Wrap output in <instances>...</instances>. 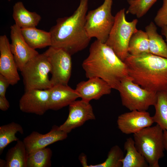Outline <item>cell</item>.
I'll list each match as a JSON object with an SVG mask.
<instances>
[{"mask_svg": "<svg viewBox=\"0 0 167 167\" xmlns=\"http://www.w3.org/2000/svg\"><path fill=\"white\" fill-rule=\"evenodd\" d=\"M22 36L27 43L32 48L41 49L51 45L50 32L35 27L21 28Z\"/></svg>", "mask_w": 167, "mask_h": 167, "instance_id": "obj_18", "label": "cell"}, {"mask_svg": "<svg viewBox=\"0 0 167 167\" xmlns=\"http://www.w3.org/2000/svg\"><path fill=\"white\" fill-rule=\"evenodd\" d=\"M154 106L155 112L152 117L154 122L167 131V91L157 92V101Z\"/></svg>", "mask_w": 167, "mask_h": 167, "instance_id": "obj_25", "label": "cell"}, {"mask_svg": "<svg viewBox=\"0 0 167 167\" xmlns=\"http://www.w3.org/2000/svg\"><path fill=\"white\" fill-rule=\"evenodd\" d=\"M161 28V34L165 37L167 44V25Z\"/></svg>", "mask_w": 167, "mask_h": 167, "instance_id": "obj_33", "label": "cell"}, {"mask_svg": "<svg viewBox=\"0 0 167 167\" xmlns=\"http://www.w3.org/2000/svg\"><path fill=\"white\" fill-rule=\"evenodd\" d=\"M9 1H10L11 0H8Z\"/></svg>", "mask_w": 167, "mask_h": 167, "instance_id": "obj_35", "label": "cell"}, {"mask_svg": "<svg viewBox=\"0 0 167 167\" xmlns=\"http://www.w3.org/2000/svg\"><path fill=\"white\" fill-rule=\"evenodd\" d=\"M125 12V9L123 8L115 15L113 25L105 43L124 62L129 54L128 47L131 38L138 30L136 26L138 22L137 19L127 21Z\"/></svg>", "mask_w": 167, "mask_h": 167, "instance_id": "obj_5", "label": "cell"}, {"mask_svg": "<svg viewBox=\"0 0 167 167\" xmlns=\"http://www.w3.org/2000/svg\"><path fill=\"white\" fill-rule=\"evenodd\" d=\"M118 90L122 105L131 111H146L156 102L157 92L142 88L129 76L122 80Z\"/></svg>", "mask_w": 167, "mask_h": 167, "instance_id": "obj_6", "label": "cell"}, {"mask_svg": "<svg viewBox=\"0 0 167 167\" xmlns=\"http://www.w3.org/2000/svg\"><path fill=\"white\" fill-rule=\"evenodd\" d=\"M51 71L50 64L44 53L31 59L21 71L25 91L50 89L52 87L49 76Z\"/></svg>", "mask_w": 167, "mask_h": 167, "instance_id": "obj_8", "label": "cell"}, {"mask_svg": "<svg viewBox=\"0 0 167 167\" xmlns=\"http://www.w3.org/2000/svg\"><path fill=\"white\" fill-rule=\"evenodd\" d=\"M124 153L118 145L113 146L109 151L107 158L103 162L95 165H87L88 167H122L121 160L124 157Z\"/></svg>", "mask_w": 167, "mask_h": 167, "instance_id": "obj_28", "label": "cell"}, {"mask_svg": "<svg viewBox=\"0 0 167 167\" xmlns=\"http://www.w3.org/2000/svg\"><path fill=\"white\" fill-rule=\"evenodd\" d=\"M89 0H80L79 6L72 14L59 18L50 28L51 46L62 49L71 55L84 49L91 39L85 28L86 16Z\"/></svg>", "mask_w": 167, "mask_h": 167, "instance_id": "obj_2", "label": "cell"}, {"mask_svg": "<svg viewBox=\"0 0 167 167\" xmlns=\"http://www.w3.org/2000/svg\"><path fill=\"white\" fill-rule=\"evenodd\" d=\"M12 16L15 24L21 28L36 27L41 19L36 12L28 11L21 2H17L13 6Z\"/></svg>", "mask_w": 167, "mask_h": 167, "instance_id": "obj_19", "label": "cell"}, {"mask_svg": "<svg viewBox=\"0 0 167 167\" xmlns=\"http://www.w3.org/2000/svg\"><path fill=\"white\" fill-rule=\"evenodd\" d=\"M18 132L21 134L24 132L22 127L18 123L12 122L0 126V155L8 144L19 140L15 135Z\"/></svg>", "mask_w": 167, "mask_h": 167, "instance_id": "obj_23", "label": "cell"}, {"mask_svg": "<svg viewBox=\"0 0 167 167\" xmlns=\"http://www.w3.org/2000/svg\"><path fill=\"white\" fill-rule=\"evenodd\" d=\"M124 149L126 153L121 160L122 167H149L144 158L136 149L134 140L132 138L126 139L124 144Z\"/></svg>", "mask_w": 167, "mask_h": 167, "instance_id": "obj_22", "label": "cell"}, {"mask_svg": "<svg viewBox=\"0 0 167 167\" xmlns=\"http://www.w3.org/2000/svg\"><path fill=\"white\" fill-rule=\"evenodd\" d=\"M9 107V103L6 96H0V109L5 111L7 110Z\"/></svg>", "mask_w": 167, "mask_h": 167, "instance_id": "obj_31", "label": "cell"}, {"mask_svg": "<svg viewBox=\"0 0 167 167\" xmlns=\"http://www.w3.org/2000/svg\"><path fill=\"white\" fill-rule=\"evenodd\" d=\"M10 85L8 80L0 74V96H5L7 89Z\"/></svg>", "mask_w": 167, "mask_h": 167, "instance_id": "obj_30", "label": "cell"}, {"mask_svg": "<svg viewBox=\"0 0 167 167\" xmlns=\"http://www.w3.org/2000/svg\"><path fill=\"white\" fill-rule=\"evenodd\" d=\"M10 48L18 69L20 71L25 64L39 53L30 46L23 38L21 28L15 24L11 26Z\"/></svg>", "mask_w": 167, "mask_h": 167, "instance_id": "obj_11", "label": "cell"}, {"mask_svg": "<svg viewBox=\"0 0 167 167\" xmlns=\"http://www.w3.org/2000/svg\"><path fill=\"white\" fill-rule=\"evenodd\" d=\"M154 122L152 117L146 111H131L120 115L117 123L123 133L134 134L147 127L151 126Z\"/></svg>", "mask_w": 167, "mask_h": 167, "instance_id": "obj_13", "label": "cell"}, {"mask_svg": "<svg viewBox=\"0 0 167 167\" xmlns=\"http://www.w3.org/2000/svg\"><path fill=\"white\" fill-rule=\"evenodd\" d=\"M28 155L23 141L18 140L6 153L5 167H27Z\"/></svg>", "mask_w": 167, "mask_h": 167, "instance_id": "obj_20", "label": "cell"}, {"mask_svg": "<svg viewBox=\"0 0 167 167\" xmlns=\"http://www.w3.org/2000/svg\"><path fill=\"white\" fill-rule=\"evenodd\" d=\"M163 141L165 149L167 152V131H164Z\"/></svg>", "mask_w": 167, "mask_h": 167, "instance_id": "obj_32", "label": "cell"}, {"mask_svg": "<svg viewBox=\"0 0 167 167\" xmlns=\"http://www.w3.org/2000/svg\"><path fill=\"white\" fill-rule=\"evenodd\" d=\"M51 149L45 148L28 154L27 167H50L51 166Z\"/></svg>", "mask_w": 167, "mask_h": 167, "instance_id": "obj_26", "label": "cell"}, {"mask_svg": "<svg viewBox=\"0 0 167 167\" xmlns=\"http://www.w3.org/2000/svg\"><path fill=\"white\" fill-rule=\"evenodd\" d=\"M82 66L87 78L98 77L118 90L122 80L129 76L127 66L105 43L95 40Z\"/></svg>", "mask_w": 167, "mask_h": 167, "instance_id": "obj_1", "label": "cell"}, {"mask_svg": "<svg viewBox=\"0 0 167 167\" xmlns=\"http://www.w3.org/2000/svg\"><path fill=\"white\" fill-rule=\"evenodd\" d=\"M113 0H105L100 6L89 11L86 16L85 28L89 38L105 43L113 25L112 14Z\"/></svg>", "mask_w": 167, "mask_h": 167, "instance_id": "obj_7", "label": "cell"}, {"mask_svg": "<svg viewBox=\"0 0 167 167\" xmlns=\"http://www.w3.org/2000/svg\"><path fill=\"white\" fill-rule=\"evenodd\" d=\"M67 136L68 134L61 130L59 126L54 125L49 131L45 134L32 131L24 139L23 141L29 154L56 142L63 140Z\"/></svg>", "mask_w": 167, "mask_h": 167, "instance_id": "obj_14", "label": "cell"}, {"mask_svg": "<svg viewBox=\"0 0 167 167\" xmlns=\"http://www.w3.org/2000/svg\"><path fill=\"white\" fill-rule=\"evenodd\" d=\"M49 90V109L59 110L69 106L79 97L75 89H72L68 85H55Z\"/></svg>", "mask_w": 167, "mask_h": 167, "instance_id": "obj_17", "label": "cell"}, {"mask_svg": "<svg viewBox=\"0 0 167 167\" xmlns=\"http://www.w3.org/2000/svg\"><path fill=\"white\" fill-rule=\"evenodd\" d=\"M157 0H127L129 6L126 14L136 15L138 18L144 16Z\"/></svg>", "mask_w": 167, "mask_h": 167, "instance_id": "obj_27", "label": "cell"}, {"mask_svg": "<svg viewBox=\"0 0 167 167\" xmlns=\"http://www.w3.org/2000/svg\"><path fill=\"white\" fill-rule=\"evenodd\" d=\"M44 53L51 65L52 86L68 85L71 73V55L62 49L52 46Z\"/></svg>", "mask_w": 167, "mask_h": 167, "instance_id": "obj_9", "label": "cell"}, {"mask_svg": "<svg viewBox=\"0 0 167 167\" xmlns=\"http://www.w3.org/2000/svg\"><path fill=\"white\" fill-rule=\"evenodd\" d=\"M157 28L152 22L145 28L148 37L149 53L167 58V44L162 36L157 32Z\"/></svg>", "mask_w": 167, "mask_h": 167, "instance_id": "obj_21", "label": "cell"}, {"mask_svg": "<svg viewBox=\"0 0 167 167\" xmlns=\"http://www.w3.org/2000/svg\"><path fill=\"white\" fill-rule=\"evenodd\" d=\"M154 21L155 24L161 28L167 25V0H163L162 6L158 11Z\"/></svg>", "mask_w": 167, "mask_h": 167, "instance_id": "obj_29", "label": "cell"}, {"mask_svg": "<svg viewBox=\"0 0 167 167\" xmlns=\"http://www.w3.org/2000/svg\"><path fill=\"white\" fill-rule=\"evenodd\" d=\"M6 164V161L5 160L0 159V167H5Z\"/></svg>", "mask_w": 167, "mask_h": 167, "instance_id": "obj_34", "label": "cell"}, {"mask_svg": "<svg viewBox=\"0 0 167 167\" xmlns=\"http://www.w3.org/2000/svg\"><path fill=\"white\" fill-rule=\"evenodd\" d=\"M128 52L132 55L150 53L148 37L145 31L138 30L132 35L129 41Z\"/></svg>", "mask_w": 167, "mask_h": 167, "instance_id": "obj_24", "label": "cell"}, {"mask_svg": "<svg viewBox=\"0 0 167 167\" xmlns=\"http://www.w3.org/2000/svg\"><path fill=\"white\" fill-rule=\"evenodd\" d=\"M49 89L25 91L19 101V109L24 113L43 115L49 110Z\"/></svg>", "mask_w": 167, "mask_h": 167, "instance_id": "obj_12", "label": "cell"}, {"mask_svg": "<svg viewBox=\"0 0 167 167\" xmlns=\"http://www.w3.org/2000/svg\"><path fill=\"white\" fill-rule=\"evenodd\" d=\"M163 134L156 124L133 134L135 147L150 167H159V160L164 156Z\"/></svg>", "mask_w": 167, "mask_h": 167, "instance_id": "obj_4", "label": "cell"}, {"mask_svg": "<svg viewBox=\"0 0 167 167\" xmlns=\"http://www.w3.org/2000/svg\"><path fill=\"white\" fill-rule=\"evenodd\" d=\"M124 62L134 83L150 91H167V58L150 53L129 54Z\"/></svg>", "mask_w": 167, "mask_h": 167, "instance_id": "obj_3", "label": "cell"}, {"mask_svg": "<svg viewBox=\"0 0 167 167\" xmlns=\"http://www.w3.org/2000/svg\"><path fill=\"white\" fill-rule=\"evenodd\" d=\"M0 74L5 77L10 85H14L20 78L18 69L10 48V43L7 36H0Z\"/></svg>", "mask_w": 167, "mask_h": 167, "instance_id": "obj_15", "label": "cell"}, {"mask_svg": "<svg viewBox=\"0 0 167 167\" xmlns=\"http://www.w3.org/2000/svg\"><path fill=\"white\" fill-rule=\"evenodd\" d=\"M112 89L102 79L92 77L79 83L75 90L82 100L89 102L92 100H98L104 95L110 94Z\"/></svg>", "mask_w": 167, "mask_h": 167, "instance_id": "obj_16", "label": "cell"}, {"mask_svg": "<svg viewBox=\"0 0 167 167\" xmlns=\"http://www.w3.org/2000/svg\"><path fill=\"white\" fill-rule=\"evenodd\" d=\"M69 113L65 121L59 126L67 134L83 125L87 121L95 119L93 109L89 102L82 100H75L69 105Z\"/></svg>", "mask_w": 167, "mask_h": 167, "instance_id": "obj_10", "label": "cell"}]
</instances>
